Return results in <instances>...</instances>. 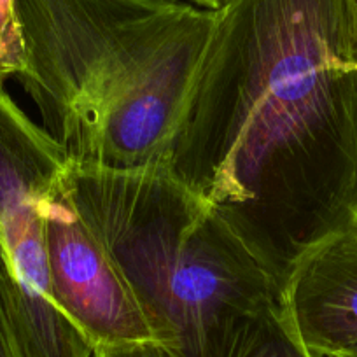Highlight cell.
<instances>
[{
	"label": "cell",
	"mask_w": 357,
	"mask_h": 357,
	"mask_svg": "<svg viewBox=\"0 0 357 357\" xmlns=\"http://www.w3.org/2000/svg\"><path fill=\"white\" fill-rule=\"evenodd\" d=\"M0 357H22L2 310H0Z\"/></svg>",
	"instance_id": "10"
},
{
	"label": "cell",
	"mask_w": 357,
	"mask_h": 357,
	"mask_svg": "<svg viewBox=\"0 0 357 357\" xmlns=\"http://www.w3.org/2000/svg\"><path fill=\"white\" fill-rule=\"evenodd\" d=\"M65 151L0 89V310L22 357H95L51 289L44 204Z\"/></svg>",
	"instance_id": "4"
},
{
	"label": "cell",
	"mask_w": 357,
	"mask_h": 357,
	"mask_svg": "<svg viewBox=\"0 0 357 357\" xmlns=\"http://www.w3.org/2000/svg\"><path fill=\"white\" fill-rule=\"evenodd\" d=\"M95 357H177L174 352L158 342L126 343V345L104 347L97 349Z\"/></svg>",
	"instance_id": "9"
},
{
	"label": "cell",
	"mask_w": 357,
	"mask_h": 357,
	"mask_svg": "<svg viewBox=\"0 0 357 357\" xmlns=\"http://www.w3.org/2000/svg\"><path fill=\"white\" fill-rule=\"evenodd\" d=\"M163 165L282 291L357 211V0H225Z\"/></svg>",
	"instance_id": "1"
},
{
	"label": "cell",
	"mask_w": 357,
	"mask_h": 357,
	"mask_svg": "<svg viewBox=\"0 0 357 357\" xmlns=\"http://www.w3.org/2000/svg\"><path fill=\"white\" fill-rule=\"evenodd\" d=\"M282 305L314 356L357 343V229L329 236L305 254L282 287Z\"/></svg>",
	"instance_id": "6"
},
{
	"label": "cell",
	"mask_w": 357,
	"mask_h": 357,
	"mask_svg": "<svg viewBox=\"0 0 357 357\" xmlns=\"http://www.w3.org/2000/svg\"><path fill=\"white\" fill-rule=\"evenodd\" d=\"M23 88L82 167L163 165L214 9L177 0H13Z\"/></svg>",
	"instance_id": "2"
},
{
	"label": "cell",
	"mask_w": 357,
	"mask_h": 357,
	"mask_svg": "<svg viewBox=\"0 0 357 357\" xmlns=\"http://www.w3.org/2000/svg\"><path fill=\"white\" fill-rule=\"evenodd\" d=\"M65 172L44 204L51 289L95 349L156 342L132 289L95 229L79 214Z\"/></svg>",
	"instance_id": "5"
},
{
	"label": "cell",
	"mask_w": 357,
	"mask_h": 357,
	"mask_svg": "<svg viewBox=\"0 0 357 357\" xmlns=\"http://www.w3.org/2000/svg\"><path fill=\"white\" fill-rule=\"evenodd\" d=\"M226 357H317L301 342L282 301L268 303L247 315Z\"/></svg>",
	"instance_id": "7"
},
{
	"label": "cell",
	"mask_w": 357,
	"mask_h": 357,
	"mask_svg": "<svg viewBox=\"0 0 357 357\" xmlns=\"http://www.w3.org/2000/svg\"><path fill=\"white\" fill-rule=\"evenodd\" d=\"M22 70V43L16 29L13 0H0V89Z\"/></svg>",
	"instance_id": "8"
},
{
	"label": "cell",
	"mask_w": 357,
	"mask_h": 357,
	"mask_svg": "<svg viewBox=\"0 0 357 357\" xmlns=\"http://www.w3.org/2000/svg\"><path fill=\"white\" fill-rule=\"evenodd\" d=\"M68 193L177 357H226L240 322L282 291L231 226L165 165L68 161Z\"/></svg>",
	"instance_id": "3"
},
{
	"label": "cell",
	"mask_w": 357,
	"mask_h": 357,
	"mask_svg": "<svg viewBox=\"0 0 357 357\" xmlns=\"http://www.w3.org/2000/svg\"><path fill=\"white\" fill-rule=\"evenodd\" d=\"M191 2H195V4L202 6V8L205 9H214L215 11L218 8H221V4L225 0H191Z\"/></svg>",
	"instance_id": "11"
},
{
	"label": "cell",
	"mask_w": 357,
	"mask_h": 357,
	"mask_svg": "<svg viewBox=\"0 0 357 357\" xmlns=\"http://www.w3.org/2000/svg\"><path fill=\"white\" fill-rule=\"evenodd\" d=\"M331 357H357V343L356 345L349 347V349H343L340 350V352L333 354Z\"/></svg>",
	"instance_id": "12"
},
{
	"label": "cell",
	"mask_w": 357,
	"mask_h": 357,
	"mask_svg": "<svg viewBox=\"0 0 357 357\" xmlns=\"http://www.w3.org/2000/svg\"><path fill=\"white\" fill-rule=\"evenodd\" d=\"M352 228H354V229H357V211H356V214H354V222H352Z\"/></svg>",
	"instance_id": "13"
}]
</instances>
